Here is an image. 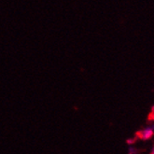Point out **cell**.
Masks as SVG:
<instances>
[{
    "label": "cell",
    "instance_id": "2",
    "mask_svg": "<svg viewBox=\"0 0 154 154\" xmlns=\"http://www.w3.org/2000/svg\"><path fill=\"white\" fill-rule=\"evenodd\" d=\"M150 154H154V146L152 147L151 150H150Z\"/></svg>",
    "mask_w": 154,
    "mask_h": 154
},
{
    "label": "cell",
    "instance_id": "1",
    "mask_svg": "<svg viewBox=\"0 0 154 154\" xmlns=\"http://www.w3.org/2000/svg\"><path fill=\"white\" fill-rule=\"evenodd\" d=\"M154 135V126H147L138 133V137L143 140H149Z\"/></svg>",
    "mask_w": 154,
    "mask_h": 154
}]
</instances>
